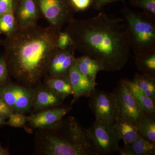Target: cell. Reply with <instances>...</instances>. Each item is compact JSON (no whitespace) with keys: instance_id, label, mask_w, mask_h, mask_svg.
Returning <instances> with one entry per match:
<instances>
[{"instance_id":"17","label":"cell","mask_w":155,"mask_h":155,"mask_svg":"<svg viewBox=\"0 0 155 155\" xmlns=\"http://www.w3.org/2000/svg\"><path fill=\"white\" fill-rule=\"evenodd\" d=\"M75 62L79 71L93 82H96L97 73L104 71L100 62L86 55L75 58Z\"/></svg>"},{"instance_id":"33","label":"cell","mask_w":155,"mask_h":155,"mask_svg":"<svg viewBox=\"0 0 155 155\" xmlns=\"http://www.w3.org/2000/svg\"><path fill=\"white\" fill-rule=\"evenodd\" d=\"M6 119L0 114V127L6 125Z\"/></svg>"},{"instance_id":"20","label":"cell","mask_w":155,"mask_h":155,"mask_svg":"<svg viewBox=\"0 0 155 155\" xmlns=\"http://www.w3.org/2000/svg\"><path fill=\"white\" fill-rule=\"evenodd\" d=\"M136 126L139 135L155 143V115L143 114Z\"/></svg>"},{"instance_id":"14","label":"cell","mask_w":155,"mask_h":155,"mask_svg":"<svg viewBox=\"0 0 155 155\" xmlns=\"http://www.w3.org/2000/svg\"><path fill=\"white\" fill-rule=\"evenodd\" d=\"M32 108L43 110L58 107L63 104L64 99L45 84L41 83L35 87Z\"/></svg>"},{"instance_id":"22","label":"cell","mask_w":155,"mask_h":155,"mask_svg":"<svg viewBox=\"0 0 155 155\" xmlns=\"http://www.w3.org/2000/svg\"><path fill=\"white\" fill-rule=\"evenodd\" d=\"M133 80L148 97L155 102V78L137 73Z\"/></svg>"},{"instance_id":"34","label":"cell","mask_w":155,"mask_h":155,"mask_svg":"<svg viewBox=\"0 0 155 155\" xmlns=\"http://www.w3.org/2000/svg\"><path fill=\"white\" fill-rule=\"evenodd\" d=\"M2 40L1 39V38H0V47L2 46Z\"/></svg>"},{"instance_id":"21","label":"cell","mask_w":155,"mask_h":155,"mask_svg":"<svg viewBox=\"0 0 155 155\" xmlns=\"http://www.w3.org/2000/svg\"><path fill=\"white\" fill-rule=\"evenodd\" d=\"M135 64L142 74L155 78V51L136 55Z\"/></svg>"},{"instance_id":"5","label":"cell","mask_w":155,"mask_h":155,"mask_svg":"<svg viewBox=\"0 0 155 155\" xmlns=\"http://www.w3.org/2000/svg\"><path fill=\"white\" fill-rule=\"evenodd\" d=\"M86 133L94 147L97 155L110 154L119 152L121 139L117 135L113 123H105L96 119Z\"/></svg>"},{"instance_id":"13","label":"cell","mask_w":155,"mask_h":155,"mask_svg":"<svg viewBox=\"0 0 155 155\" xmlns=\"http://www.w3.org/2000/svg\"><path fill=\"white\" fill-rule=\"evenodd\" d=\"M68 77L73 91L72 104L81 97H90L97 84L96 82L90 80L79 71L75 61L69 70Z\"/></svg>"},{"instance_id":"15","label":"cell","mask_w":155,"mask_h":155,"mask_svg":"<svg viewBox=\"0 0 155 155\" xmlns=\"http://www.w3.org/2000/svg\"><path fill=\"white\" fill-rule=\"evenodd\" d=\"M119 152L121 155H154L155 143L139 135L134 141L124 143Z\"/></svg>"},{"instance_id":"7","label":"cell","mask_w":155,"mask_h":155,"mask_svg":"<svg viewBox=\"0 0 155 155\" xmlns=\"http://www.w3.org/2000/svg\"><path fill=\"white\" fill-rule=\"evenodd\" d=\"M41 15L59 31L73 18L75 12L70 0H36Z\"/></svg>"},{"instance_id":"1","label":"cell","mask_w":155,"mask_h":155,"mask_svg":"<svg viewBox=\"0 0 155 155\" xmlns=\"http://www.w3.org/2000/svg\"><path fill=\"white\" fill-rule=\"evenodd\" d=\"M122 20L104 12L87 19L73 18L65 31L72 37L75 50L100 62L104 71H119L129 60L130 44Z\"/></svg>"},{"instance_id":"12","label":"cell","mask_w":155,"mask_h":155,"mask_svg":"<svg viewBox=\"0 0 155 155\" xmlns=\"http://www.w3.org/2000/svg\"><path fill=\"white\" fill-rule=\"evenodd\" d=\"M14 14L19 27L36 25L41 16L36 0H17Z\"/></svg>"},{"instance_id":"19","label":"cell","mask_w":155,"mask_h":155,"mask_svg":"<svg viewBox=\"0 0 155 155\" xmlns=\"http://www.w3.org/2000/svg\"><path fill=\"white\" fill-rule=\"evenodd\" d=\"M45 84L54 91L63 97L65 99L67 97L73 94V91L69 78L67 76L60 77H45Z\"/></svg>"},{"instance_id":"24","label":"cell","mask_w":155,"mask_h":155,"mask_svg":"<svg viewBox=\"0 0 155 155\" xmlns=\"http://www.w3.org/2000/svg\"><path fill=\"white\" fill-rule=\"evenodd\" d=\"M131 5L142 9L145 13L155 19V0H129Z\"/></svg>"},{"instance_id":"30","label":"cell","mask_w":155,"mask_h":155,"mask_svg":"<svg viewBox=\"0 0 155 155\" xmlns=\"http://www.w3.org/2000/svg\"><path fill=\"white\" fill-rule=\"evenodd\" d=\"M12 110L7 103L0 97V114L5 119H8L12 114Z\"/></svg>"},{"instance_id":"6","label":"cell","mask_w":155,"mask_h":155,"mask_svg":"<svg viewBox=\"0 0 155 155\" xmlns=\"http://www.w3.org/2000/svg\"><path fill=\"white\" fill-rule=\"evenodd\" d=\"M34 91V87L8 81L0 86V97L13 113L24 114L30 112L32 108Z\"/></svg>"},{"instance_id":"3","label":"cell","mask_w":155,"mask_h":155,"mask_svg":"<svg viewBox=\"0 0 155 155\" xmlns=\"http://www.w3.org/2000/svg\"><path fill=\"white\" fill-rule=\"evenodd\" d=\"M35 153L42 155H97L86 129L73 116L37 129Z\"/></svg>"},{"instance_id":"25","label":"cell","mask_w":155,"mask_h":155,"mask_svg":"<svg viewBox=\"0 0 155 155\" xmlns=\"http://www.w3.org/2000/svg\"><path fill=\"white\" fill-rule=\"evenodd\" d=\"M8 120L6 122V125L14 127H22L28 122L27 116L23 114L12 113L10 115Z\"/></svg>"},{"instance_id":"2","label":"cell","mask_w":155,"mask_h":155,"mask_svg":"<svg viewBox=\"0 0 155 155\" xmlns=\"http://www.w3.org/2000/svg\"><path fill=\"white\" fill-rule=\"evenodd\" d=\"M59 31L49 25L19 27L2 40L10 75L19 84L34 87L46 76L51 58L58 50Z\"/></svg>"},{"instance_id":"27","label":"cell","mask_w":155,"mask_h":155,"mask_svg":"<svg viewBox=\"0 0 155 155\" xmlns=\"http://www.w3.org/2000/svg\"><path fill=\"white\" fill-rule=\"evenodd\" d=\"M9 69L3 54L0 55V86L8 81Z\"/></svg>"},{"instance_id":"4","label":"cell","mask_w":155,"mask_h":155,"mask_svg":"<svg viewBox=\"0 0 155 155\" xmlns=\"http://www.w3.org/2000/svg\"><path fill=\"white\" fill-rule=\"evenodd\" d=\"M122 14L130 48L135 55L155 51V19L127 8Z\"/></svg>"},{"instance_id":"23","label":"cell","mask_w":155,"mask_h":155,"mask_svg":"<svg viewBox=\"0 0 155 155\" xmlns=\"http://www.w3.org/2000/svg\"><path fill=\"white\" fill-rule=\"evenodd\" d=\"M18 28L14 11L0 15V34L9 36Z\"/></svg>"},{"instance_id":"29","label":"cell","mask_w":155,"mask_h":155,"mask_svg":"<svg viewBox=\"0 0 155 155\" xmlns=\"http://www.w3.org/2000/svg\"><path fill=\"white\" fill-rule=\"evenodd\" d=\"M17 0H0V15L14 11Z\"/></svg>"},{"instance_id":"26","label":"cell","mask_w":155,"mask_h":155,"mask_svg":"<svg viewBox=\"0 0 155 155\" xmlns=\"http://www.w3.org/2000/svg\"><path fill=\"white\" fill-rule=\"evenodd\" d=\"M57 47L58 49L61 50L74 47L72 37L66 31H61L59 32L57 39Z\"/></svg>"},{"instance_id":"28","label":"cell","mask_w":155,"mask_h":155,"mask_svg":"<svg viewBox=\"0 0 155 155\" xmlns=\"http://www.w3.org/2000/svg\"><path fill=\"white\" fill-rule=\"evenodd\" d=\"M70 3L75 12L83 11L92 5V0H70Z\"/></svg>"},{"instance_id":"9","label":"cell","mask_w":155,"mask_h":155,"mask_svg":"<svg viewBox=\"0 0 155 155\" xmlns=\"http://www.w3.org/2000/svg\"><path fill=\"white\" fill-rule=\"evenodd\" d=\"M113 93L116 98L120 117L130 119L136 125L144 113L125 83L124 79L119 81Z\"/></svg>"},{"instance_id":"32","label":"cell","mask_w":155,"mask_h":155,"mask_svg":"<svg viewBox=\"0 0 155 155\" xmlns=\"http://www.w3.org/2000/svg\"><path fill=\"white\" fill-rule=\"evenodd\" d=\"M9 155V153L8 150L3 148L0 144V155Z\"/></svg>"},{"instance_id":"18","label":"cell","mask_w":155,"mask_h":155,"mask_svg":"<svg viewBox=\"0 0 155 155\" xmlns=\"http://www.w3.org/2000/svg\"><path fill=\"white\" fill-rule=\"evenodd\" d=\"M143 113L155 115V102L147 96L133 80L124 79Z\"/></svg>"},{"instance_id":"11","label":"cell","mask_w":155,"mask_h":155,"mask_svg":"<svg viewBox=\"0 0 155 155\" xmlns=\"http://www.w3.org/2000/svg\"><path fill=\"white\" fill-rule=\"evenodd\" d=\"M72 109L70 106L57 107L45 109L27 116V122L35 129L47 128L61 121Z\"/></svg>"},{"instance_id":"16","label":"cell","mask_w":155,"mask_h":155,"mask_svg":"<svg viewBox=\"0 0 155 155\" xmlns=\"http://www.w3.org/2000/svg\"><path fill=\"white\" fill-rule=\"evenodd\" d=\"M115 131L124 143L134 141L139 136L137 127L131 120L126 118L119 117L114 123Z\"/></svg>"},{"instance_id":"31","label":"cell","mask_w":155,"mask_h":155,"mask_svg":"<svg viewBox=\"0 0 155 155\" xmlns=\"http://www.w3.org/2000/svg\"><path fill=\"white\" fill-rule=\"evenodd\" d=\"M126 0H92V7L97 10H101L104 6L117 2H125Z\"/></svg>"},{"instance_id":"10","label":"cell","mask_w":155,"mask_h":155,"mask_svg":"<svg viewBox=\"0 0 155 155\" xmlns=\"http://www.w3.org/2000/svg\"><path fill=\"white\" fill-rule=\"evenodd\" d=\"M75 51L74 47L62 50L58 49L50 60L46 76L49 77L67 76L75 61Z\"/></svg>"},{"instance_id":"8","label":"cell","mask_w":155,"mask_h":155,"mask_svg":"<svg viewBox=\"0 0 155 155\" xmlns=\"http://www.w3.org/2000/svg\"><path fill=\"white\" fill-rule=\"evenodd\" d=\"M89 106L96 119L101 122L114 124L120 117L113 92L95 89L90 96Z\"/></svg>"}]
</instances>
